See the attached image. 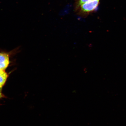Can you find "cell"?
I'll use <instances>...</instances> for the list:
<instances>
[{
    "instance_id": "obj_1",
    "label": "cell",
    "mask_w": 126,
    "mask_h": 126,
    "mask_svg": "<svg viewBox=\"0 0 126 126\" xmlns=\"http://www.w3.org/2000/svg\"><path fill=\"white\" fill-rule=\"evenodd\" d=\"M100 0H93L81 4L79 6L80 12L88 13L93 11L98 6Z\"/></svg>"
},
{
    "instance_id": "obj_2",
    "label": "cell",
    "mask_w": 126,
    "mask_h": 126,
    "mask_svg": "<svg viewBox=\"0 0 126 126\" xmlns=\"http://www.w3.org/2000/svg\"><path fill=\"white\" fill-rule=\"evenodd\" d=\"M9 64L8 55L6 53H0V70H5L8 66Z\"/></svg>"
},
{
    "instance_id": "obj_4",
    "label": "cell",
    "mask_w": 126,
    "mask_h": 126,
    "mask_svg": "<svg viewBox=\"0 0 126 126\" xmlns=\"http://www.w3.org/2000/svg\"><path fill=\"white\" fill-rule=\"evenodd\" d=\"M92 0H78V2L77 3V6L78 7H79L81 4L84 3Z\"/></svg>"
},
{
    "instance_id": "obj_5",
    "label": "cell",
    "mask_w": 126,
    "mask_h": 126,
    "mask_svg": "<svg viewBox=\"0 0 126 126\" xmlns=\"http://www.w3.org/2000/svg\"><path fill=\"white\" fill-rule=\"evenodd\" d=\"M1 88H0V98H1L3 97V96L2 94L1 93Z\"/></svg>"
},
{
    "instance_id": "obj_3",
    "label": "cell",
    "mask_w": 126,
    "mask_h": 126,
    "mask_svg": "<svg viewBox=\"0 0 126 126\" xmlns=\"http://www.w3.org/2000/svg\"><path fill=\"white\" fill-rule=\"evenodd\" d=\"M8 77L7 74L4 70H0V88L4 85Z\"/></svg>"
}]
</instances>
